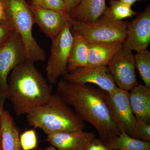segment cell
<instances>
[{"label": "cell", "mask_w": 150, "mask_h": 150, "mask_svg": "<svg viewBox=\"0 0 150 150\" xmlns=\"http://www.w3.org/2000/svg\"><path fill=\"white\" fill-rule=\"evenodd\" d=\"M127 23L115 19L107 6L95 21H75L71 29L72 33L82 36L88 41L124 42L127 35Z\"/></svg>", "instance_id": "5b68a950"}, {"label": "cell", "mask_w": 150, "mask_h": 150, "mask_svg": "<svg viewBox=\"0 0 150 150\" xmlns=\"http://www.w3.org/2000/svg\"><path fill=\"white\" fill-rule=\"evenodd\" d=\"M80 0H65L66 3V11L70 13L76 7L79 2Z\"/></svg>", "instance_id": "83f0119b"}, {"label": "cell", "mask_w": 150, "mask_h": 150, "mask_svg": "<svg viewBox=\"0 0 150 150\" xmlns=\"http://www.w3.org/2000/svg\"><path fill=\"white\" fill-rule=\"evenodd\" d=\"M35 23L48 37L53 39L67 27L71 28L75 21L66 11H55L39 6H30Z\"/></svg>", "instance_id": "30bf717a"}, {"label": "cell", "mask_w": 150, "mask_h": 150, "mask_svg": "<svg viewBox=\"0 0 150 150\" xmlns=\"http://www.w3.org/2000/svg\"><path fill=\"white\" fill-rule=\"evenodd\" d=\"M127 35L123 45L137 52L147 49L150 43V7L127 23Z\"/></svg>", "instance_id": "7c38bea8"}, {"label": "cell", "mask_w": 150, "mask_h": 150, "mask_svg": "<svg viewBox=\"0 0 150 150\" xmlns=\"http://www.w3.org/2000/svg\"><path fill=\"white\" fill-rule=\"evenodd\" d=\"M2 150H23L19 140L20 130L8 110H3L0 120Z\"/></svg>", "instance_id": "2e32d148"}, {"label": "cell", "mask_w": 150, "mask_h": 150, "mask_svg": "<svg viewBox=\"0 0 150 150\" xmlns=\"http://www.w3.org/2000/svg\"><path fill=\"white\" fill-rule=\"evenodd\" d=\"M42 0H31L30 2V4L29 5L30 6H39L41 3Z\"/></svg>", "instance_id": "f546056e"}, {"label": "cell", "mask_w": 150, "mask_h": 150, "mask_svg": "<svg viewBox=\"0 0 150 150\" xmlns=\"http://www.w3.org/2000/svg\"><path fill=\"white\" fill-rule=\"evenodd\" d=\"M15 31L9 25L0 22V48L6 43Z\"/></svg>", "instance_id": "d4e9b609"}, {"label": "cell", "mask_w": 150, "mask_h": 150, "mask_svg": "<svg viewBox=\"0 0 150 150\" xmlns=\"http://www.w3.org/2000/svg\"><path fill=\"white\" fill-rule=\"evenodd\" d=\"M129 98L137 121L147 122L150 118V88L139 84L129 92Z\"/></svg>", "instance_id": "9a60e30c"}, {"label": "cell", "mask_w": 150, "mask_h": 150, "mask_svg": "<svg viewBox=\"0 0 150 150\" xmlns=\"http://www.w3.org/2000/svg\"><path fill=\"white\" fill-rule=\"evenodd\" d=\"M44 150H59L58 149H56V147L54 146H50L46 148V149H45Z\"/></svg>", "instance_id": "1f68e13d"}, {"label": "cell", "mask_w": 150, "mask_h": 150, "mask_svg": "<svg viewBox=\"0 0 150 150\" xmlns=\"http://www.w3.org/2000/svg\"><path fill=\"white\" fill-rule=\"evenodd\" d=\"M63 79L71 83L79 85L93 83L108 93L112 92L117 86L107 67H86L68 72Z\"/></svg>", "instance_id": "8fae6325"}, {"label": "cell", "mask_w": 150, "mask_h": 150, "mask_svg": "<svg viewBox=\"0 0 150 150\" xmlns=\"http://www.w3.org/2000/svg\"><path fill=\"white\" fill-rule=\"evenodd\" d=\"M135 65L145 85L150 88V52L147 49L137 52Z\"/></svg>", "instance_id": "ffe728a7"}, {"label": "cell", "mask_w": 150, "mask_h": 150, "mask_svg": "<svg viewBox=\"0 0 150 150\" xmlns=\"http://www.w3.org/2000/svg\"><path fill=\"white\" fill-rule=\"evenodd\" d=\"M123 45L122 42L88 41L87 67H107L110 60Z\"/></svg>", "instance_id": "5bb4252c"}, {"label": "cell", "mask_w": 150, "mask_h": 150, "mask_svg": "<svg viewBox=\"0 0 150 150\" xmlns=\"http://www.w3.org/2000/svg\"><path fill=\"white\" fill-rule=\"evenodd\" d=\"M20 142L23 150H33L38 145V139L35 131L33 129L25 131L19 136Z\"/></svg>", "instance_id": "7402d4cb"}, {"label": "cell", "mask_w": 150, "mask_h": 150, "mask_svg": "<svg viewBox=\"0 0 150 150\" xmlns=\"http://www.w3.org/2000/svg\"><path fill=\"white\" fill-rule=\"evenodd\" d=\"M104 95L112 121L121 132L131 136L137 121L130 105L129 91L117 87L110 93L104 91Z\"/></svg>", "instance_id": "9c48e42d"}, {"label": "cell", "mask_w": 150, "mask_h": 150, "mask_svg": "<svg viewBox=\"0 0 150 150\" xmlns=\"http://www.w3.org/2000/svg\"><path fill=\"white\" fill-rule=\"evenodd\" d=\"M110 12L113 17L118 21H122L127 18H132L138 14L131 9V7L123 4L119 0H110Z\"/></svg>", "instance_id": "44dd1931"}, {"label": "cell", "mask_w": 150, "mask_h": 150, "mask_svg": "<svg viewBox=\"0 0 150 150\" xmlns=\"http://www.w3.org/2000/svg\"><path fill=\"white\" fill-rule=\"evenodd\" d=\"M4 103L0 101V120H1V115L2 113L3 110H4Z\"/></svg>", "instance_id": "4dcf8cb0"}, {"label": "cell", "mask_w": 150, "mask_h": 150, "mask_svg": "<svg viewBox=\"0 0 150 150\" xmlns=\"http://www.w3.org/2000/svg\"><path fill=\"white\" fill-rule=\"evenodd\" d=\"M51 40V53L46 66V75L50 83L56 84L59 78L68 73L67 64L73 41L71 28L63 29Z\"/></svg>", "instance_id": "52a82bcc"}, {"label": "cell", "mask_w": 150, "mask_h": 150, "mask_svg": "<svg viewBox=\"0 0 150 150\" xmlns=\"http://www.w3.org/2000/svg\"><path fill=\"white\" fill-rule=\"evenodd\" d=\"M96 139L93 132L79 131L48 135L46 141L59 150H85Z\"/></svg>", "instance_id": "4fadbf2b"}, {"label": "cell", "mask_w": 150, "mask_h": 150, "mask_svg": "<svg viewBox=\"0 0 150 150\" xmlns=\"http://www.w3.org/2000/svg\"><path fill=\"white\" fill-rule=\"evenodd\" d=\"M108 72L119 88L129 91L139 84L132 51L123 45L108 64Z\"/></svg>", "instance_id": "ba28073f"}, {"label": "cell", "mask_w": 150, "mask_h": 150, "mask_svg": "<svg viewBox=\"0 0 150 150\" xmlns=\"http://www.w3.org/2000/svg\"><path fill=\"white\" fill-rule=\"evenodd\" d=\"M28 59L23 41L15 31L6 43L0 48V101L8 98V78L11 72Z\"/></svg>", "instance_id": "8992f818"}, {"label": "cell", "mask_w": 150, "mask_h": 150, "mask_svg": "<svg viewBox=\"0 0 150 150\" xmlns=\"http://www.w3.org/2000/svg\"><path fill=\"white\" fill-rule=\"evenodd\" d=\"M85 150H112L104 144L100 139H96L91 142Z\"/></svg>", "instance_id": "484cf974"}, {"label": "cell", "mask_w": 150, "mask_h": 150, "mask_svg": "<svg viewBox=\"0 0 150 150\" xmlns=\"http://www.w3.org/2000/svg\"><path fill=\"white\" fill-rule=\"evenodd\" d=\"M131 137L145 142H150V125L147 122L137 121Z\"/></svg>", "instance_id": "603a6c76"}, {"label": "cell", "mask_w": 150, "mask_h": 150, "mask_svg": "<svg viewBox=\"0 0 150 150\" xmlns=\"http://www.w3.org/2000/svg\"><path fill=\"white\" fill-rule=\"evenodd\" d=\"M105 145L112 150H150V142L135 139L123 131L108 140Z\"/></svg>", "instance_id": "d6986e66"}, {"label": "cell", "mask_w": 150, "mask_h": 150, "mask_svg": "<svg viewBox=\"0 0 150 150\" xmlns=\"http://www.w3.org/2000/svg\"><path fill=\"white\" fill-rule=\"evenodd\" d=\"M106 7L105 0H80L70 14L75 21L93 22L103 13Z\"/></svg>", "instance_id": "e0dca14e"}, {"label": "cell", "mask_w": 150, "mask_h": 150, "mask_svg": "<svg viewBox=\"0 0 150 150\" xmlns=\"http://www.w3.org/2000/svg\"><path fill=\"white\" fill-rule=\"evenodd\" d=\"M28 124L50 135L64 132L83 131L84 121L57 93L43 105L27 114Z\"/></svg>", "instance_id": "3957f363"}, {"label": "cell", "mask_w": 150, "mask_h": 150, "mask_svg": "<svg viewBox=\"0 0 150 150\" xmlns=\"http://www.w3.org/2000/svg\"><path fill=\"white\" fill-rule=\"evenodd\" d=\"M119 1L131 7L133 4H135L137 1H142V0H119Z\"/></svg>", "instance_id": "f1b7e54d"}, {"label": "cell", "mask_w": 150, "mask_h": 150, "mask_svg": "<svg viewBox=\"0 0 150 150\" xmlns=\"http://www.w3.org/2000/svg\"><path fill=\"white\" fill-rule=\"evenodd\" d=\"M39 6L55 11H66L65 0H42Z\"/></svg>", "instance_id": "cb8c5ba5"}, {"label": "cell", "mask_w": 150, "mask_h": 150, "mask_svg": "<svg viewBox=\"0 0 150 150\" xmlns=\"http://www.w3.org/2000/svg\"><path fill=\"white\" fill-rule=\"evenodd\" d=\"M6 2L8 22L20 35L28 60L33 63L45 61V51L33 35L35 21L29 5L25 0H6Z\"/></svg>", "instance_id": "277c9868"}, {"label": "cell", "mask_w": 150, "mask_h": 150, "mask_svg": "<svg viewBox=\"0 0 150 150\" xmlns=\"http://www.w3.org/2000/svg\"><path fill=\"white\" fill-rule=\"evenodd\" d=\"M57 93L68 105L73 106L83 121L93 125L104 144L121 134L112 121L103 91L86 84L71 83L62 79L57 82Z\"/></svg>", "instance_id": "6da1fadb"}, {"label": "cell", "mask_w": 150, "mask_h": 150, "mask_svg": "<svg viewBox=\"0 0 150 150\" xmlns=\"http://www.w3.org/2000/svg\"><path fill=\"white\" fill-rule=\"evenodd\" d=\"M0 22L9 24L6 13V0H0Z\"/></svg>", "instance_id": "4316f807"}, {"label": "cell", "mask_w": 150, "mask_h": 150, "mask_svg": "<svg viewBox=\"0 0 150 150\" xmlns=\"http://www.w3.org/2000/svg\"><path fill=\"white\" fill-rule=\"evenodd\" d=\"M8 99L17 115L27 114L51 98L52 86L29 60L17 66L8 78Z\"/></svg>", "instance_id": "7a4b0ae2"}, {"label": "cell", "mask_w": 150, "mask_h": 150, "mask_svg": "<svg viewBox=\"0 0 150 150\" xmlns=\"http://www.w3.org/2000/svg\"><path fill=\"white\" fill-rule=\"evenodd\" d=\"M72 33L73 41L67 64L68 73L88 65V41L82 36Z\"/></svg>", "instance_id": "ac0fdd59"}, {"label": "cell", "mask_w": 150, "mask_h": 150, "mask_svg": "<svg viewBox=\"0 0 150 150\" xmlns=\"http://www.w3.org/2000/svg\"><path fill=\"white\" fill-rule=\"evenodd\" d=\"M0 150H2V147L1 136V131H0Z\"/></svg>", "instance_id": "d6a6232c"}]
</instances>
